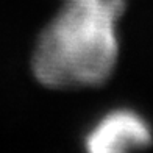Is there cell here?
I'll return each instance as SVG.
<instances>
[{"label": "cell", "mask_w": 153, "mask_h": 153, "mask_svg": "<svg viewBox=\"0 0 153 153\" xmlns=\"http://www.w3.org/2000/svg\"><path fill=\"white\" fill-rule=\"evenodd\" d=\"M125 0H69L39 36L31 67L47 88L105 83L119 56L117 20Z\"/></svg>", "instance_id": "obj_1"}, {"label": "cell", "mask_w": 153, "mask_h": 153, "mask_svg": "<svg viewBox=\"0 0 153 153\" xmlns=\"http://www.w3.org/2000/svg\"><path fill=\"white\" fill-rule=\"evenodd\" d=\"M152 130L139 114L130 109H117L97 122L85 139L91 153H119L149 147Z\"/></svg>", "instance_id": "obj_2"}, {"label": "cell", "mask_w": 153, "mask_h": 153, "mask_svg": "<svg viewBox=\"0 0 153 153\" xmlns=\"http://www.w3.org/2000/svg\"><path fill=\"white\" fill-rule=\"evenodd\" d=\"M66 2H69V0H66Z\"/></svg>", "instance_id": "obj_3"}]
</instances>
